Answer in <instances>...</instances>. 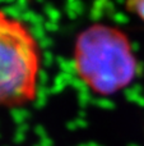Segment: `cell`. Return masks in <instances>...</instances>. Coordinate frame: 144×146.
I'll list each match as a JSON object with an SVG mask.
<instances>
[{
    "label": "cell",
    "instance_id": "cell-1",
    "mask_svg": "<svg viewBox=\"0 0 144 146\" xmlns=\"http://www.w3.org/2000/svg\"><path fill=\"white\" fill-rule=\"evenodd\" d=\"M73 68L88 90L112 96L128 88L139 71L130 38L119 27L94 23L75 38Z\"/></svg>",
    "mask_w": 144,
    "mask_h": 146
},
{
    "label": "cell",
    "instance_id": "cell-2",
    "mask_svg": "<svg viewBox=\"0 0 144 146\" xmlns=\"http://www.w3.org/2000/svg\"><path fill=\"white\" fill-rule=\"evenodd\" d=\"M42 55L37 38L20 19L0 10V108L36 100Z\"/></svg>",
    "mask_w": 144,
    "mask_h": 146
}]
</instances>
